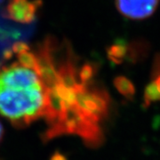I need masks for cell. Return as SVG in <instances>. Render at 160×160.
Here are the masks:
<instances>
[{
	"label": "cell",
	"mask_w": 160,
	"mask_h": 160,
	"mask_svg": "<svg viewBox=\"0 0 160 160\" xmlns=\"http://www.w3.org/2000/svg\"><path fill=\"white\" fill-rule=\"evenodd\" d=\"M117 8L122 15L132 20L149 17L158 6V0H116Z\"/></svg>",
	"instance_id": "3957f363"
},
{
	"label": "cell",
	"mask_w": 160,
	"mask_h": 160,
	"mask_svg": "<svg viewBox=\"0 0 160 160\" xmlns=\"http://www.w3.org/2000/svg\"><path fill=\"white\" fill-rule=\"evenodd\" d=\"M115 86L117 89L126 97H131L134 93V87L132 82L124 77H118L115 79Z\"/></svg>",
	"instance_id": "277c9868"
},
{
	"label": "cell",
	"mask_w": 160,
	"mask_h": 160,
	"mask_svg": "<svg viewBox=\"0 0 160 160\" xmlns=\"http://www.w3.org/2000/svg\"><path fill=\"white\" fill-rule=\"evenodd\" d=\"M124 52H125V49L122 46H113L109 50V55L112 61L118 62L123 58Z\"/></svg>",
	"instance_id": "5b68a950"
},
{
	"label": "cell",
	"mask_w": 160,
	"mask_h": 160,
	"mask_svg": "<svg viewBox=\"0 0 160 160\" xmlns=\"http://www.w3.org/2000/svg\"><path fill=\"white\" fill-rule=\"evenodd\" d=\"M54 48L46 39L29 62L0 67V115L17 127L43 120L46 140L74 134L86 142L97 130L101 94L69 54L57 62Z\"/></svg>",
	"instance_id": "6da1fadb"
},
{
	"label": "cell",
	"mask_w": 160,
	"mask_h": 160,
	"mask_svg": "<svg viewBox=\"0 0 160 160\" xmlns=\"http://www.w3.org/2000/svg\"><path fill=\"white\" fill-rule=\"evenodd\" d=\"M2 1H3V0H0V4H1V2H2Z\"/></svg>",
	"instance_id": "52a82bcc"
},
{
	"label": "cell",
	"mask_w": 160,
	"mask_h": 160,
	"mask_svg": "<svg viewBox=\"0 0 160 160\" xmlns=\"http://www.w3.org/2000/svg\"><path fill=\"white\" fill-rule=\"evenodd\" d=\"M41 5L40 0H9L5 16L15 22L29 24L35 20Z\"/></svg>",
	"instance_id": "7a4b0ae2"
},
{
	"label": "cell",
	"mask_w": 160,
	"mask_h": 160,
	"mask_svg": "<svg viewBox=\"0 0 160 160\" xmlns=\"http://www.w3.org/2000/svg\"><path fill=\"white\" fill-rule=\"evenodd\" d=\"M3 134H4V129H3V126H2V124L0 122V141L2 140V137H3Z\"/></svg>",
	"instance_id": "8992f818"
}]
</instances>
